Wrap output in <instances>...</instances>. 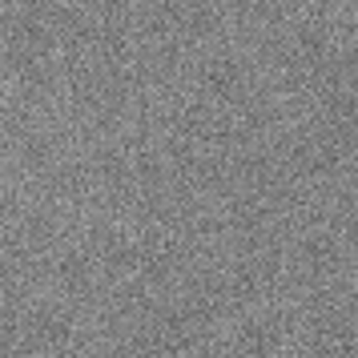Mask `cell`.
Listing matches in <instances>:
<instances>
[]
</instances>
